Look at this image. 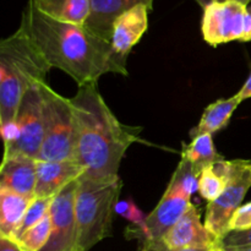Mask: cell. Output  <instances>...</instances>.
I'll return each instance as SVG.
<instances>
[{
	"label": "cell",
	"mask_w": 251,
	"mask_h": 251,
	"mask_svg": "<svg viewBox=\"0 0 251 251\" xmlns=\"http://www.w3.org/2000/svg\"><path fill=\"white\" fill-rule=\"evenodd\" d=\"M51 68L68 74L78 86L97 83L108 73L127 76L126 59L118 55L110 42L81 25L47 16L28 0L21 24Z\"/></svg>",
	"instance_id": "cell-1"
},
{
	"label": "cell",
	"mask_w": 251,
	"mask_h": 251,
	"mask_svg": "<svg viewBox=\"0 0 251 251\" xmlns=\"http://www.w3.org/2000/svg\"><path fill=\"white\" fill-rule=\"evenodd\" d=\"M251 228V202L242 205L233 215L229 223V232H242ZM228 232V233H229Z\"/></svg>",
	"instance_id": "cell-25"
},
{
	"label": "cell",
	"mask_w": 251,
	"mask_h": 251,
	"mask_svg": "<svg viewBox=\"0 0 251 251\" xmlns=\"http://www.w3.org/2000/svg\"><path fill=\"white\" fill-rule=\"evenodd\" d=\"M32 200L12 191L0 190V237L12 240Z\"/></svg>",
	"instance_id": "cell-17"
},
{
	"label": "cell",
	"mask_w": 251,
	"mask_h": 251,
	"mask_svg": "<svg viewBox=\"0 0 251 251\" xmlns=\"http://www.w3.org/2000/svg\"><path fill=\"white\" fill-rule=\"evenodd\" d=\"M228 176L223 193L206 207L205 227L218 242L229 232L230 220L251 188V161H228Z\"/></svg>",
	"instance_id": "cell-7"
},
{
	"label": "cell",
	"mask_w": 251,
	"mask_h": 251,
	"mask_svg": "<svg viewBox=\"0 0 251 251\" xmlns=\"http://www.w3.org/2000/svg\"><path fill=\"white\" fill-rule=\"evenodd\" d=\"M190 199L185 191L169 183L158 205L146 216L144 223L127 227L125 235L139 240L142 251H167L162 239L193 205Z\"/></svg>",
	"instance_id": "cell-6"
},
{
	"label": "cell",
	"mask_w": 251,
	"mask_h": 251,
	"mask_svg": "<svg viewBox=\"0 0 251 251\" xmlns=\"http://www.w3.org/2000/svg\"><path fill=\"white\" fill-rule=\"evenodd\" d=\"M218 239L210 233L201 222L200 212L195 205L180 217L162 239V245L167 251H176L188 248L220 247Z\"/></svg>",
	"instance_id": "cell-11"
},
{
	"label": "cell",
	"mask_w": 251,
	"mask_h": 251,
	"mask_svg": "<svg viewBox=\"0 0 251 251\" xmlns=\"http://www.w3.org/2000/svg\"><path fill=\"white\" fill-rule=\"evenodd\" d=\"M37 185V159L27 156L2 158L0 167V190L12 191L34 199Z\"/></svg>",
	"instance_id": "cell-14"
},
{
	"label": "cell",
	"mask_w": 251,
	"mask_h": 251,
	"mask_svg": "<svg viewBox=\"0 0 251 251\" xmlns=\"http://www.w3.org/2000/svg\"><path fill=\"white\" fill-rule=\"evenodd\" d=\"M228 161L222 159L205 167L199 176V193L208 202L216 200L228 184Z\"/></svg>",
	"instance_id": "cell-20"
},
{
	"label": "cell",
	"mask_w": 251,
	"mask_h": 251,
	"mask_svg": "<svg viewBox=\"0 0 251 251\" xmlns=\"http://www.w3.org/2000/svg\"><path fill=\"white\" fill-rule=\"evenodd\" d=\"M0 251H22L19 245L11 239L0 237Z\"/></svg>",
	"instance_id": "cell-26"
},
{
	"label": "cell",
	"mask_w": 251,
	"mask_h": 251,
	"mask_svg": "<svg viewBox=\"0 0 251 251\" xmlns=\"http://www.w3.org/2000/svg\"><path fill=\"white\" fill-rule=\"evenodd\" d=\"M181 157L188 159L198 173H201L205 167L223 159V157L216 150L211 134H200L193 136L190 144L184 146Z\"/></svg>",
	"instance_id": "cell-19"
},
{
	"label": "cell",
	"mask_w": 251,
	"mask_h": 251,
	"mask_svg": "<svg viewBox=\"0 0 251 251\" xmlns=\"http://www.w3.org/2000/svg\"><path fill=\"white\" fill-rule=\"evenodd\" d=\"M77 180L71 181L51 202V233L42 251H77V227L75 216V194Z\"/></svg>",
	"instance_id": "cell-10"
},
{
	"label": "cell",
	"mask_w": 251,
	"mask_h": 251,
	"mask_svg": "<svg viewBox=\"0 0 251 251\" xmlns=\"http://www.w3.org/2000/svg\"><path fill=\"white\" fill-rule=\"evenodd\" d=\"M91 11L83 26L110 42L115 20L127 10L140 4L147 5L152 10L154 0H90Z\"/></svg>",
	"instance_id": "cell-15"
},
{
	"label": "cell",
	"mask_w": 251,
	"mask_h": 251,
	"mask_svg": "<svg viewBox=\"0 0 251 251\" xmlns=\"http://www.w3.org/2000/svg\"><path fill=\"white\" fill-rule=\"evenodd\" d=\"M37 9L58 21L81 25L87 21L91 11L90 0H32Z\"/></svg>",
	"instance_id": "cell-16"
},
{
	"label": "cell",
	"mask_w": 251,
	"mask_h": 251,
	"mask_svg": "<svg viewBox=\"0 0 251 251\" xmlns=\"http://www.w3.org/2000/svg\"><path fill=\"white\" fill-rule=\"evenodd\" d=\"M220 247H212V248H188V249H180L176 251H218Z\"/></svg>",
	"instance_id": "cell-29"
},
{
	"label": "cell",
	"mask_w": 251,
	"mask_h": 251,
	"mask_svg": "<svg viewBox=\"0 0 251 251\" xmlns=\"http://www.w3.org/2000/svg\"><path fill=\"white\" fill-rule=\"evenodd\" d=\"M15 122L17 127L16 140L4 149V158L12 156H27L37 159L44 139L43 98L41 83L32 85L25 93Z\"/></svg>",
	"instance_id": "cell-8"
},
{
	"label": "cell",
	"mask_w": 251,
	"mask_h": 251,
	"mask_svg": "<svg viewBox=\"0 0 251 251\" xmlns=\"http://www.w3.org/2000/svg\"><path fill=\"white\" fill-rule=\"evenodd\" d=\"M251 41V7L248 9L247 15V22H245V34H244V42Z\"/></svg>",
	"instance_id": "cell-28"
},
{
	"label": "cell",
	"mask_w": 251,
	"mask_h": 251,
	"mask_svg": "<svg viewBox=\"0 0 251 251\" xmlns=\"http://www.w3.org/2000/svg\"><path fill=\"white\" fill-rule=\"evenodd\" d=\"M237 96L239 97V100H242V102L251 98V74L249 77H248V80L245 81L244 85H243V87L240 88L239 92L237 93Z\"/></svg>",
	"instance_id": "cell-27"
},
{
	"label": "cell",
	"mask_w": 251,
	"mask_h": 251,
	"mask_svg": "<svg viewBox=\"0 0 251 251\" xmlns=\"http://www.w3.org/2000/svg\"><path fill=\"white\" fill-rule=\"evenodd\" d=\"M218 251H226V250H223V249H221V248H220V249H218Z\"/></svg>",
	"instance_id": "cell-33"
},
{
	"label": "cell",
	"mask_w": 251,
	"mask_h": 251,
	"mask_svg": "<svg viewBox=\"0 0 251 251\" xmlns=\"http://www.w3.org/2000/svg\"><path fill=\"white\" fill-rule=\"evenodd\" d=\"M86 173L85 167L76 159L68 161H38L34 198H54L71 181Z\"/></svg>",
	"instance_id": "cell-13"
},
{
	"label": "cell",
	"mask_w": 251,
	"mask_h": 251,
	"mask_svg": "<svg viewBox=\"0 0 251 251\" xmlns=\"http://www.w3.org/2000/svg\"><path fill=\"white\" fill-rule=\"evenodd\" d=\"M242 103L237 95L230 98H222L208 107H206L198 126L193 130L191 135L196 136L200 134H215L220 131L223 127H226L232 118L233 113L238 108V105Z\"/></svg>",
	"instance_id": "cell-18"
},
{
	"label": "cell",
	"mask_w": 251,
	"mask_h": 251,
	"mask_svg": "<svg viewBox=\"0 0 251 251\" xmlns=\"http://www.w3.org/2000/svg\"><path fill=\"white\" fill-rule=\"evenodd\" d=\"M53 199L54 198H34L31 201L24 218H22V222L20 223L19 228H17L14 238H12L14 242H16L25 232H27L29 228L41 222L48 215L49 211H50Z\"/></svg>",
	"instance_id": "cell-22"
},
{
	"label": "cell",
	"mask_w": 251,
	"mask_h": 251,
	"mask_svg": "<svg viewBox=\"0 0 251 251\" xmlns=\"http://www.w3.org/2000/svg\"><path fill=\"white\" fill-rule=\"evenodd\" d=\"M147 5L140 4L127 10L115 20L113 25L110 44L115 53L126 59L131 49L136 46L149 28V12Z\"/></svg>",
	"instance_id": "cell-12"
},
{
	"label": "cell",
	"mask_w": 251,
	"mask_h": 251,
	"mask_svg": "<svg viewBox=\"0 0 251 251\" xmlns=\"http://www.w3.org/2000/svg\"><path fill=\"white\" fill-rule=\"evenodd\" d=\"M120 190V178L98 180L86 174L78 178L75 194L77 251H90L112 234Z\"/></svg>",
	"instance_id": "cell-4"
},
{
	"label": "cell",
	"mask_w": 251,
	"mask_h": 251,
	"mask_svg": "<svg viewBox=\"0 0 251 251\" xmlns=\"http://www.w3.org/2000/svg\"><path fill=\"white\" fill-rule=\"evenodd\" d=\"M215 1H226V0H215ZM235 1H239L244 5H249L251 2V0H235Z\"/></svg>",
	"instance_id": "cell-31"
},
{
	"label": "cell",
	"mask_w": 251,
	"mask_h": 251,
	"mask_svg": "<svg viewBox=\"0 0 251 251\" xmlns=\"http://www.w3.org/2000/svg\"><path fill=\"white\" fill-rule=\"evenodd\" d=\"M196 2H198L199 5H200L201 7H202V9H205L206 6H207V5H210L211 2H213L215 1V0H195Z\"/></svg>",
	"instance_id": "cell-30"
},
{
	"label": "cell",
	"mask_w": 251,
	"mask_h": 251,
	"mask_svg": "<svg viewBox=\"0 0 251 251\" xmlns=\"http://www.w3.org/2000/svg\"><path fill=\"white\" fill-rule=\"evenodd\" d=\"M51 66L22 25L0 42V125L14 123L25 93L47 82Z\"/></svg>",
	"instance_id": "cell-3"
},
{
	"label": "cell",
	"mask_w": 251,
	"mask_h": 251,
	"mask_svg": "<svg viewBox=\"0 0 251 251\" xmlns=\"http://www.w3.org/2000/svg\"><path fill=\"white\" fill-rule=\"evenodd\" d=\"M221 249L232 251L251 247V228L242 232H229L218 243Z\"/></svg>",
	"instance_id": "cell-23"
},
{
	"label": "cell",
	"mask_w": 251,
	"mask_h": 251,
	"mask_svg": "<svg viewBox=\"0 0 251 251\" xmlns=\"http://www.w3.org/2000/svg\"><path fill=\"white\" fill-rule=\"evenodd\" d=\"M44 139L38 161L76 159V126L71 100L56 93L48 82L41 83Z\"/></svg>",
	"instance_id": "cell-5"
},
{
	"label": "cell",
	"mask_w": 251,
	"mask_h": 251,
	"mask_svg": "<svg viewBox=\"0 0 251 251\" xmlns=\"http://www.w3.org/2000/svg\"><path fill=\"white\" fill-rule=\"evenodd\" d=\"M70 100L76 126V161L91 178H119L122 159L130 145L139 140L141 129L124 125L113 114L97 83L78 86Z\"/></svg>",
	"instance_id": "cell-2"
},
{
	"label": "cell",
	"mask_w": 251,
	"mask_h": 251,
	"mask_svg": "<svg viewBox=\"0 0 251 251\" xmlns=\"http://www.w3.org/2000/svg\"><path fill=\"white\" fill-rule=\"evenodd\" d=\"M226 251H227V250H226ZM232 251H251V247L242 248V249H237V250H232Z\"/></svg>",
	"instance_id": "cell-32"
},
{
	"label": "cell",
	"mask_w": 251,
	"mask_h": 251,
	"mask_svg": "<svg viewBox=\"0 0 251 251\" xmlns=\"http://www.w3.org/2000/svg\"><path fill=\"white\" fill-rule=\"evenodd\" d=\"M115 213L124 217L134 226L142 225L146 218V215L137 207L136 203L132 200L119 201L115 206Z\"/></svg>",
	"instance_id": "cell-24"
},
{
	"label": "cell",
	"mask_w": 251,
	"mask_h": 251,
	"mask_svg": "<svg viewBox=\"0 0 251 251\" xmlns=\"http://www.w3.org/2000/svg\"><path fill=\"white\" fill-rule=\"evenodd\" d=\"M50 233L51 220L48 213L41 222L29 228L15 243L22 251H42L49 242Z\"/></svg>",
	"instance_id": "cell-21"
},
{
	"label": "cell",
	"mask_w": 251,
	"mask_h": 251,
	"mask_svg": "<svg viewBox=\"0 0 251 251\" xmlns=\"http://www.w3.org/2000/svg\"><path fill=\"white\" fill-rule=\"evenodd\" d=\"M248 5L235 0L213 1L203 9L201 32L212 47L232 41L244 42Z\"/></svg>",
	"instance_id": "cell-9"
}]
</instances>
